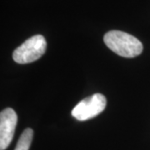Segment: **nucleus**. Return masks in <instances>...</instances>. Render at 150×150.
Wrapping results in <instances>:
<instances>
[{
  "mask_svg": "<svg viewBox=\"0 0 150 150\" xmlns=\"http://www.w3.org/2000/svg\"><path fill=\"white\" fill-rule=\"evenodd\" d=\"M103 41L108 48L119 56L134 58L143 52V44L133 35L125 32L112 30L108 32Z\"/></svg>",
  "mask_w": 150,
  "mask_h": 150,
  "instance_id": "1",
  "label": "nucleus"
},
{
  "mask_svg": "<svg viewBox=\"0 0 150 150\" xmlns=\"http://www.w3.org/2000/svg\"><path fill=\"white\" fill-rule=\"evenodd\" d=\"M47 48V42L43 35L29 38L13 51V59L20 64H30L43 56Z\"/></svg>",
  "mask_w": 150,
  "mask_h": 150,
  "instance_id": "2",
  "label": "nucleus"
},
{
  "mask_svg": "<svg viewBox=\"0 0 150 150\" xmlns=\"http://www.w3.org/2000/svg\"><path fill=\"white\" fill-rule=\"evenodd\" d=\"M18 123L15 111L7 108L0 113V150H5L11 144L14 136Z\"/></svg>",
  "mask_w": 150,
  "mask_h": 150,
  "instance_id": "4",
  "label": "nucleus"
},
{
  "mask_svg": "<svg viewBox=\"0 0 150 150\" xmlns=\"http://www.w3.org/2000/svg\"><path fill=\"white\" fill-rule=\"evenodd\" d=\"M33 137V129L30 128L25 129L18 141V144L14 150H29V148L32 144Z\"/></svg>",
  "mask_w": 150,
  "mask_h": 150,
  "instance_id": "5",
  "label": "nucleus"
},
{
  "mask_svg": "<svg viewBox=\"0 0 150 150\" xmlns=\"http://www.w3.org/2000/svg\"><path fill=\"white\" fill-rule=\"evenodd\" d=\"M107 99L101 93H94L79 103L72 110V116L79 121H86L98 116L105 109Z\"/></svg>",
  "mask_w": 150,
  "mask_h": 150,
  "instance_id": "3",
  "label": "nucleus"
}]
</instances>
